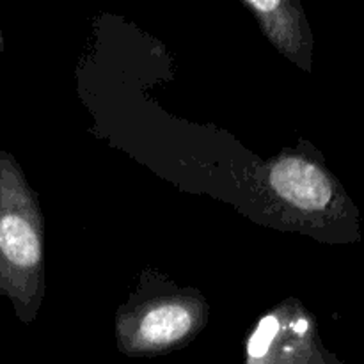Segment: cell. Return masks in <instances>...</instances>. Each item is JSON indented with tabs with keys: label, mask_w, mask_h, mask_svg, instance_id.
Here are the masks:
<instances>
[{
	"label": "cell",
	"mask_w": 364,
	"mask_h": 364,
	"mask_svg": "<svg viewBox=\"0 0 364 364\" xmlns=\"http://www.w3.org/2000/svg\"><path fill=\"white\" fill-rule=\"evenodd\" d=\"M244 4L281 53L302 70H311L313 38L301 4L287 0H244Z\"/></svg>",
	"instance_id": "cell-5"
},
{
	"label": "cell",
	"mask_w": 364,
	"mask_h": 364,
	"mask_svg": "<svg viewBox=\"0 0 364 364\" xmlns=\"http://www.w3.org/2000/svg\"><path fill=\"white\" fill-rule=\"evenodd\" d=\"M311 364H341V363L338 361L333 354H329V352H326L323 348H320V350L316 352L315 359H313Z\"/></svg>",
	"instance_id": "cell-6"
},
{
	"label": "cell",
	"mask_w": 364,
	"mask_h": 364,
	"mask_svg": "<svg viewBox=\"0 0 364 364\" xmlns=\"http://www.w3.org/2000/svg\"><path fill=\"white\" fill-rule=\"evenodd\" d=\"M45 291L43 217L13 155L0 151V295L31 322Z\"/></svg>",
	"instance_id": "cell-1"
},
{
	"label": "cell",
	"mask_w": 364,
	"mask_h": 364,
	"mask_svg": "<svg viewBox=\"0 0 364 364\" xmlns=\"http://www.w3.org/2000/svg\"><path fill=\"white\" fill-rule=\"evenodd\" d=\"M267 183L277 199L301 213L322 238L340 244L361 240L359 210L343 185L315 153H290L269 166Z\"/></svg>",
	"instance_id": "cell-2"
},
{
	"label": "cell",
	"mask_w": 364,
	"mask_h": 364,
	"mask_svg": "<svg viewBox=\"0 0 364 364\" xmlns=\"http://www.w3.org/2000/svg\"><path fill=\"white\" fill-rule=\"evenodd\" d=\"M4 52V38H2V31H0V53Z\"/></svg>",
	"instance_id": "cell-7"
},
{
	"label": "cell",
	"mask_w": 364,
	"mask_h": 364,
	"mask_svg": "<svg viewBox=\"0 0 364 364\" xmlns=\"http://www.w3.org/2000/svg\"><path fill=\"white\" fill-rule=\"evenodd\" d=\"M320 348L311 315L288 301L259 320L249 336L245 364H311Z\"/></svg>",
	"instance_id": "cell-4"
},
{
	"label": "cell",
	"mask_w": 364,
	"mask_h": 364,
	"mask_svg": "<svg viewBox=\"0 0 364 364\" xmlns=\"http://www.w3.org/2000/svg\"><path fill=\"white\" fill-rule=\"evenodd\" d=\"M205 320L206 306L201 299H153L119 316L117 341L128 355L160 354L194 338Z\"/></svg>",
	"instance_id": "cell-3"
}]
</instances>
